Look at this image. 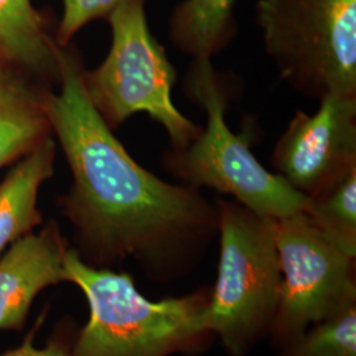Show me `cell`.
I'll return each instance as SVG.
<instances>
[{
    "label": "cell",
    "mask_w": 356,
    "mask_h": 356,
    "mask_svg": "<svg viewBox=\"0 0 356 356\" xmlns=\"http://www.w3.org/2000/svg\"><path fill=\"white\" fill-rule=\"evenodd\" d=\"M58 69L60 91H45V108L73 176L58 198L73 250L101 269L134 259L159 282L191 273L218 238L216 202L157 177L127 152L90 102L76 51L61 47Z\"/></svg>",
    "instance_id": "cell-1"
},
{
    "label": "cell",
    "mask_w": 356,
    "mask_h": 356,
    "mask_svg": "<svg viewBox=\"0 0 356 356\" xmlns=\"http://www.w3.org/2000/svg\"><path fill=\"white\" fill-rule=\"evenodd\" d=\"M67 282L89 304V321L74 335L70 356H172L191 353L211 335L202 316L211 291L152 301L128 273L85 264L73 248L65 256Z\"/></svg>",
    "instance_id": "cell-2"
},
{
    "label": "cell",
    "mask_w": 356,
    "mask_h": 356,
    "mask_svg": "<svg viewBox=\"0 0 356 356\" xmlns=\"http://www.w3.org/2000/svg\"><path fill=\"white\" fill-rule=\"evenodd\" d=\"M185 92L204 110L207 122L200 138L182 151L161 154V165L184 185L231 195L257 216L281 219L305 211L309 198L270 173L250 149L245 134L236 136L226 122L229 85L211 61H193Z\"/></svg>",
    "instance_id": "cell-3"
},
{
    "label": "cell",
    "mask_w": 356,
    "mask_h": 356,
    "mask_svg": "<svg viewBox=\"0 0 356 356\" xmlns=\"http://www.w3.org/2000/svg\"><path fill=\"white\" fill-rule=\"evenodd\" d=\"M219 266L202 316L229 356H247L269 335L280 301L281 268L275 219L218 198Z\"/></svg>",
    "instance_id": "cell-4"
},
{
    "label": "cell",
    "mask_w": 356,
    "mask_h": 356,
    "mask_svg": "<svg viewBox=\"0 0 356 356\" xmlns=\"http://www.w3.org/2000/svg\"><path fill=\"white\" fill-rule=\"evenodd\" d=\"M148 0H122L108 20L113 42L102 64L82 70L90 102L113 131L135 114H147L165 129L170 149L182 151L204 128L175 106L176 67L153 36L147 17Z\"/></svg>",
    "instance_id": "cell-5"
},
{
    "label": "cell",
    "mask_w": 356,
    "mask_h": 356,
    "mask_svg": "<svg viewBox=\"0 0 356 356\" xmlns=\"http://www.w3.org/2000/svg\"><path fill=\"white\" fill-rule=\"evenodd\" d=\"M254 23L291 89L356 97V0H257Z\"/></svg>",
    "instance_id": "cell-6"
},
{
    "label": "cell",
    "mask_w": 356,
    "mask_h": 356,
    "mask_svg": "<svg viewBox=\"0 0 356 356\" xmlns=\"http://www.w3.org/2000/svg\"><path fill=\"white\" fill-rule=\"evenodd\" d=\"M281 291L269 337L279 350L307 329L356 306L355 257L306 216L275 219Z\"/></svg>",
    "instance_id": "cell-7"
},
{
    "label": "cell",
    "mask_w": 356,
    "mask_h": 356,
    "mask_svg": "<svg viewBox=\"0 0 356 356\" xmlns=\"http://www.w3.org/2000/svg\"><path fill=\"white\" fill-rule=\"evenodd\" d=\"M272 165L307 198L356 169V97L327 95L313 115L298 110L276 141Z\"/></svg>",
    "instance_id": "cell-8"
},
{
    "label": "cell",
    "mask_w": 356,
    "mask_h": 356,
    "mask_svg": "<svg viewBox=\"0 0 356 356\" xmlns=\"http://www.w3.org/2000/svg\"><path fill=\"white\" fill-rule=\"evenodd\" d=\"M69 244L57 222L28 234L0 256V331H22L31 307L47 288L67 282Z\"/></svg>",
    "instance_id": "cell-9"
},
{
    "label": "cell",
    "mask_w": 356,
    "mask_h": 356,
    "mask_svg": "<svg viewBox=\"0 0 356 356\" xmlns=\"http://www.w3.org/2000/svg\"><path fill=\"white\" fill-rule=\"evenodd\" d=\"M54 159L56 144L48 136L24 154L0 182V256L42 223L38 191L54 173Z\"/></svg>",
    "instance_id": "cell-10"
},
{
    "label": "cell",
    "mask_w": 356,
    "mask_h": 356,
    "mask_svg": "<svg viewBox=\"0 0 356 356\" xmlns=\"http://www.w3.org/2000/svg\"><path fill=\"white\" fill-rule=\"evenodd\" d=\"M238 0H181L168 20V38L193 61L209 60L226 51L238 35Z\"/></svg>",
    "instance_id": "cell-11"
},
{
    "label": "cell",
    "mask_w": 356,
    "mask_h": 356,
    "mask_svg": "<svg viewBox=\"0 0 356 356\" xmlns=\"http://www.w3.org/2000/svg\"><path fill=\"white\" fill-rule=\"evenodd\" d=\"M60 45L31 0H0V57L60 83Z\"/></svg>",
    "instance_id": "cell-12"
},
{
    "label": "cell",
    "mask_w": 356,
    "mask_h": 356,
    "mask_svg": "<svg viewBox=\"0 0 356 356\" xmlns=\"http://www.w3.org/2000/svg\"><path fill=\"white\" fill-rule=\"evenodd\" d=\"M45 92L8 70L0 72V168L51 136Z\"/></svg>",
    "instance_id": "cell-13"
},
{
    "label": "cell",
    "mask_w": 356,
    "mask_h": 356,
    "mask_svg": "<svg viewBox=\"0 0 356 356\" xmlns=\"http://www.w3.org/2000/svg\"><path fill=\"white\" fill-rule=\"evenodd\" d=\"M305 213L331 242L356 256V169L309 198Z\"/></svg>",
    "instance_id": "cell-14"
},
{
    "label": "cell",
    "mask_w": 356,
    "mask_h": 356,
    "mask_svg": "<svg viewBox=\"0 0 356 356\" xmlns=\"http://www.w3.org/2000/svg\"><path fill=\"white\" fill-rule=\"evenodd\" d=\"M277 356H356V306L313 325Z\"/></svg>",
    "instance_id": "cell-15"
},
{
    "label": "cell",
    "mask_w": 356,
    "mask_h": 356,
    "mask_svg": "<svg viewBox=\"0 0 356 356\" xmlns=\"http://www.w3.org/2000/svg\"><path fill=\"white\" fill-rule=\"evenodd\" d=\"M122 0H63V16L58 23L56 41L67 47L78 31L98 19H106Z\"/></svg>",
    "instance_id": "cell-16"
},
{
    "label": "cell",
    "mask_w": 356,
    "mask_h": 356,
    "mask_svg": "<svg viewBox=\"0 0 356 356\" xmlns=\"http://www.w3.org/2000/svg\"><path fill=\"white\" fill-rule=\"evenodd\" d=\"M38 326L40 325L36 323L35 329L26 334V339L16 348L8 350L0 354V356H70L74 335H70L67 325L61 326V329H58L57 332L51 334L45 347L42 348H38L35 346V338H36V330Z\"/></svg>",
    "instance_id": "cell-17"
},
{
    "label": "cell",
    "mask_w": 356,
    "mask_h": 356,
    "mask_svg": "<svg viewBox=\"0 0 356 356\" xmlns=\"http://www.w3.org/2000/svg\"><path fill=\"white\" fill-rule=\"evenodd\" d=\"M1 63H3V58H1V57H0V72H1V70H3V67H1Z\"/></svg>",
    "instance_id": "cell-18"
}]
</instances>
